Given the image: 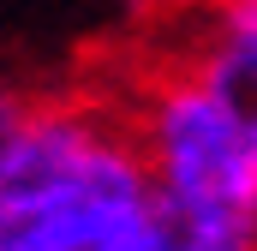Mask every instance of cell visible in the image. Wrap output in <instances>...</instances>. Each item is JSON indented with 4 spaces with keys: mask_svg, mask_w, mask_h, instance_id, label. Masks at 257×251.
Here are the masks:
<instances>
[{
    "mask_svg": "<svg viewBox=\"0 0 257 251\" xmlns=\"http://www.w3.org/2000/svg\"><path fill=\"white\" fill-rule=\"evenodd\" d=\"M156 186L132 120L0 84V251H138Z\"/></svg>",
    "mask_w": 257,
    "mask_h": 251,
    "instance_id": "obj_1",
    "label": "cell"
},
{
    "mask_svg": "<svg viewBox=\"0 0 257 251\" xmlns=\"http://www.w3.org/2000/svg\"><path fill=\"white\" fill-rule=\"evenodd\" d=\"M156 203L192 221L257 233V132L192 66H162L126 108Z\"/></svg>",
    "mask_w": 257,
    "mask_h": 251,
    "instance_id": "obj_2",
    "label": "cell"
},
{
    "mask_svg": "<svg viewBox=\"0 0 257 251\" xmlns=\"http://www.w3.org/2000/svg\"><path fill=\"white\" fill-rule=\"evenodd\" d=\"M186 66L257 132V0H215L197 18Z\"/></svg>",
    "mask_w": 257,
    "mask_h": 251,
    "instance_id": "obj_3",
    "label": "cell"
},
{
    "mask_svg": "<svg viewBox=\"0 0 257 251\" xmlns=\"http://www.w3.org/2000/svg\"><path fill=\"white\" fill-rule=\"evenodd\" d=\"M257 233H239V227H215V221H192V215H174L156 203V221L144 233L138 251H251Z\"/></svg>",
    "mask_w": 257,
    "mask_h": 251,
    "instance_id": "obj_4",
    "label": "cell"
},
{
    "mask_svg": "<svg viewBox=\"0 0 257 251\" xmlns=\"http://www.w3.org/2000/svg\"><path fill=\"white\" fill-rule=\"evenodd\" d=\"M251 251H257V245H251Z\"/></svg>",
    "mask_w": 257,
    "mask_h": 251,
    "instance_id": "obj_5",
    "label": "cell"
}]
</instances>
